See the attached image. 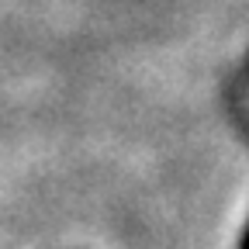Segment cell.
<instances>
[{
	"mask_svg": "<svg viewBox=\"0 0 249 249\" xmlns=\"http://www.w3.org/2000/svg\"><path fill=\"white\" fill-rule=\"evenodd\" d=\"M239 249H249V222H246V229H242V239H239Z\"/></svg>",
	"mask_w": 249,
	"mask_h": 249,
	"instance_id": "cell-1",
	"label": "cell"
}]
</instances>
